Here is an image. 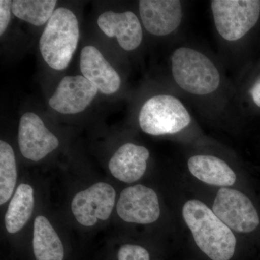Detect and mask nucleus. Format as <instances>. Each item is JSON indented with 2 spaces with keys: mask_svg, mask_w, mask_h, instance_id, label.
I'll list each match as a JSON object with an SVG mask.
<instances>
[{
  "mask_svg": "<svg viewBox=\"0 0 260 260\" xmlns=\"http://www.w3.org/2000/svg\"><path fill=\"white\" fill-rule=\"evenodd\" d=\"M182 215L197 245L208 257L212 260L232 259L237 239L213 210L200 200H191L183 207Z\"/></svg>",
  "mask_w": 260,
  "mask_h": 260,
  "instance_id": "1",
  "label": "nucleus"
},
{
  "mask_svg": "<svg viewBox=\"0 0 260 260\" xmlns=\"http://www.w3.org/2000/svg\"><path fill=\"white\" fill-rule=\"evenodd\" d=\"M79 41V24L71 10L57 8L43 32L39 49L44 61L56 70L69 65Z\"/></svg>",
  "mask_w": 260,
  "mask_h": 260,
  "instance_id": "2",
  "label": "nucleus"
},
{
  "mask_svg": "<svg viewBox=\"0 0 260 260\" xmlns=\"http://www.w3.org/2000/svg\"><path fill=\"white\" fill-rule=\"evenodd\" d=\"M171 60L173 78L184 91L205 95L218 88L220 76L218 68L203 53L191 48L179 47L173 53Z\"/></svg>",
  "mask_w": 260,
  "mask_h": 260,
  "instance_id": "3",
  "label": "nucleus"
},
{
  "mask_svg": "<svg viewBox=\"0 0 260 260\" xmlns=\"http://www.w3.org/2000/svg\"><path fill=\"white\" fill-rule=\"evenodd\" d=\"M191 116L177 98L158 95L150 98L140 110V128L147 134H174L189 125Z\"/></svg>",
  "mask_w": 260,
  "mask_h": 260,
  "instance_id": "4",
  "label": "nucleus"
},
{
  "mask_svg": "<svg viewBox=\"0 0 260 260\" xmlns=\"http://www.w3.org/2000/svg\"><path fill=\"white\" fill-rule=\"evenodd\" d=\"M210 6L217 31L229 42L242 39L259 20L257 0H213Z\"/></svg>",
  "mask_w": 260,
  "mask_h": 260,
  "instance_id": "5",
  "label": "nucleus"
},
{
  "mask_svg": "<svg viewBox=\"0 0 260 260\" xmlns=\"http://www.w3.org/2000/svg\"><path fill=\"white\" fill-rule=\"evenodd\" d=\"M213 211L231 230L250 233L259 224V215L251 200L241 191L222 188L217 193Z\"/></svg>",
  "mask_w": 260,
  "mask_h": 260,
  "instance_id": "6",
  "label": "nucleus"
},
{
  "mask_svg": "<svg viewBox=\"0 0 260 260\" xmlns=\"http://www.w3.org/2000/svg\"><path fill=\"white\" fill-rule=\"evenodd\" d=\"M116 191L110 184L99 182L75 194L71 209L75 219L84 226L90 227L98 220H107L115 205Z\"/></svg>",
  "mask_w": 260,
  "mask_h": 260,
  "instance_id": "7",
  "label": "nucleus"
},
{
  "mask_svg": "<svg viewBox=\"0 0 260 260\" xmlns=\"http://www.w3.org/2000/svg\"><path fill=\"white\" fill-rule=\"evenodd\" d=\"M116 211L127 223H153L160 215L158 195L142 184L129 186L121 191Z\"/></svg>",
  "mask_w": 260,
  "mask_h": 260,
  "instance_id": "8",
  "label": "nucleus"
},
{
  "mask_svg": "<svg viewBox=\"0 0 260 260\" xmlns=\"http://www.w3.org/2000/svg\"><path fill=\"white\" fill-rule=\"evenodd\" d=\"M59 140L46 127L42 119L32 112L24 114L20 119L18 144L25 158L39 161L59 146Z\"/></svg>",
  "mask_w": 260,
  "mask_h": 260,
  "instance_id": "9",
  "label": "nucleus"
},
{
  "mask_svg": "<svg viewBox=\"0 0 260 260\" xmlns=\"http://www.w3.org/2000/svg\"><path fill=\"white\" fill-rule=\"evenodd\" d=\"M98 90L91 82L82 75L66 76L49 99V104L61 114H78L91 104Z\"/></svg>",
  "mask_w": 260,
  "mask_h": 260,
  "instance_id": "10",
  "label": "nucleus"
},
{
  "mask_svg": "<svg viewBox=\"0 0 260 260\" xmlns=\"http://www.w3.org/2000/svg\"><path fill=\"white\" fill-rule=\"evenodd\" d=\"M139 10L147 31L157 37L172 34L182 20V5L178 0H141Z\"/></svg>",
  "mask_w": 260,
  "mask_h": 260,
  "instance_id": "11",
  "label": "nucleus"
},
{
  "mask_svg": "<svg viewBox=\"0 0 260 260\" xmlns=\"http://www.w3.org/2000/svg\"><path fill=\"white\" fill-rule=\"evenodd\" d=\"M98 25L107 37H116L124 50L136 49L143 40L141 24L133 12H105L98 18Z\"/></svg>",
  "mask_w": 260,
  "mask_h": 260,
  "instance_id": "12",
  "label": "nucleus"
},
{
  "mask_svg": "<svg viewBox=\"0 0 260 260\" xmlns=\"http://www.w3.org/2000/svg\"><path fill=\"white\" fill-rule=\"evenodd\" d=\"M80 67L83 76L103 93H114L120 88V77L97 48L87 46L82 49Z\"/></svg>",
  "mask_w": 260,
  "mask_h": 260,
  "instance_id": "13",
  "label": "nucleus"
},
{
  "mask_svg": "<svg viewBox=\"0 0 260 260\" xmlns=\"http://www.w3.org/2000/svg\"><path fill=\"white\" fill-rule=\"evenodd\" d=\"M150 153L141 145L126 143L116 150L109 162L111 174L125 183H133L144 175Z\"/></svg>",
  "mask_w": 260,
  "mask_h": 260,
  "instance_id": "14",
  "label": "nucleus"
},
{
  "mask_svg": "<svg viewBox=\"0 0 260 260\" xmlns=\"http://www.w3.org/2000/svg\"><path fill=\"white\" fill-rule=\"evenodd\" d=\"M188 168L194 177L210 185L231 186L237 180L226 162L213 155H194L188 160Z\"/></svg>",
  "mask_w": 260,
  "mask_h": 260,
  "instance_id": "15",
  "label": "nucleus"
},
{
  "mask_svg": "<svg viewBox=\"0 0 260 260\" xmlns=\"http://www.w3.org/2000/svg\"><path fill=\"white\" fill-rule=\"evenodd\" d=\"M32 249L37 260H63L64 246L50 222L39 215L34 220Z\"/></svg>",
  "mask_w": 260,
  "mask_h": 260,
  "instance_id": "16",
  "label": "nucleus"
},
{
  "mask_svg": "<svg viewBox=\"0 0 260 260\" xmlns=\"http://www.w3.org/2000/svg\"><path fill=\"white\" fill-rule=\"evenodd\" d=\"M34 205L32 186L26 184L19 185L5 214V227L10 234L18 233L25 226L31 216Z\"/></svg>",
  "mask_w": 260,
  "mask_h": 260,
  "instance_id": "17",
  "label": "nucleus"
},
{
  "mask_svg": "<svg viewBox=\"0 0 260 260\" xmlns=\"http://www.w3.org/2000/svg\"><path fill=\"white\" fill-rule=\"evenodd\" d=\"M56 3L55 0H15L12 4V12L17 18L40 26L49 21Z\"/></svg>",
  "mask_w": 260,
  "mask_h": 260,
  "instance_id": "18",
  "label": "nucleus"
},
{
  "mask_svg": "<svg viewBox=\"0 0 260 260\" xmlns=\"http://www.w3.org/2000/svg\"><path fill=\"white\" fill-rule=\"evenodd\" d=\"M16 162L13 149L6 142L0 141V205L9 200L16 184Z\"/></svg>",
  "mask_w": 260,
  "mask_h": 260,
  "instance_id": "19",
  "label": "nucleus"
},
{
  "mask_svg": "<svg viewBox=\"0 0 260 260\" xmlns=\"http://www.w3.org/2000/svg\"><path fill=\"white\" fill-rule=\"evenodd\" d=\"M118 260H150V254L143 246L124 244L118 251Z\"/></svg>",
  "mask_w": 260,
  "mask_h": 260,
  "instance_id": "20",
  "label": "nucleus"
},
{
  "mask_svg": "<svg viewBox=\"0 0 260 260\" xmlns=\"http://www.w3.org/2000/svg\"><path fill=\"white\" fill-rule=\"evenodd\" d=\"M12 4L13 2L10 0L0 1V34L1 36L4 34L9 25Z\"/></svg>",
  "mask_w": 260,
  "mask_h": 260,
  "instance_id": "21",
  "label": "nucleus"
},
{
  "mask_svg": "<svg viewBox=\"0 0 260 260\" xmlns=\"http://www.w3.org/2000/svg\"><path fill=\"white\" fill-rule=\"evenodd\" d=\"M250 94L253 102L257 107H260V78L251 87Z\"/></svg>",
  "mask_w": 260,
  "mask_h": 260,
  "instance_id": "22",
  "label": "nucleus"
}]
</instances>
